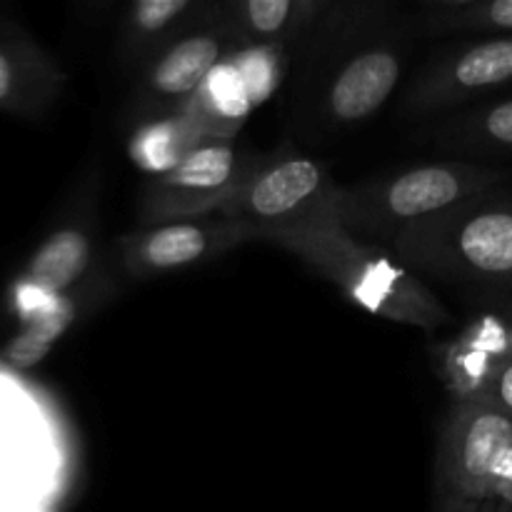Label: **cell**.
Masks as SVG:
<instances>
[{
  "instance_id": "1",
  "label": "cell",
  "mask_w": 512,
  "mask_h": 512,
  "mask_svg": "<svg viewBox=\"0 0 512 512\" xmlns=\"http://www.w3.org/2000/svg\"><path fill=\"white\" fill-rule=\"evenodd\" d=\"M268 243L293 253L378 318L428 333L450 323L448 308L415 270L400 263L388 248L345 228L338 213V193L308 220L270 235Z\"/></svg>"
},
{
  "instance_id": "2",
  "label": "cell",
  "mask_w": 512,
  "mask_h": 512,
  "mask_svg": "<svg viewBox=\"0 0 512 512\" xmlns=\"http://www.w3.org/2000/svg\"><path fill=\"white\" fill-rule=\"evenodd\" d=\"M385 248L415 273L450 283L512 285V200L485 193L400 230Z\"/></svg>"
},
{
  "instance_id": "3",
  "label": "cell",
  "mask_w": 512,
  "mask_h": 512,
  "mask_svg": "<svg viewBox=\"0 0 512 512\" xmlns=\"http://www.w3.org/2000/svg\"><path fill=\"white\" fill-rule=\"evenodd\" d=\"M500 183V170L465 160L415 165L360 185H340L338 213L355 235L388 245L408 225L493 193Z\"/></svg>"
},
{
  "instance_id": "4",
  "label": "cell",
  "mask_w": 512,
  "mask_h": 512,
  "mask_svg": "<svg viewBox=\"0 0 512 512\" xmlns=\"http://www.w3.org/2000/svg\"><path fill=\"white\" fill-rule=\"evenodd\" d=\"M512 448V415L488 395L453 398L440 430L433 473V508L485 512L490 488Z\"/></svg>"
},
{
  "instance_id": "5",
  "label": "cell",
  "mask_w": 512,
  "mask_h": 512,
  "mask_svg": "<svg viewBox=\"0 0 512 512\" xmlns=\"http://www.w3.org/2000/svg\"><path fill=\"white\" fill-rule=\"evenodd\" d=\"M243 40L228 5L205 0L198 15L143 65L135 118L145 120L180 108Z\"/></svg>"
},
{
  "instance_id": "6",
  "label": "cell",
  "mask_w": 512,
  "mask_h": 512,
  "mask_svg": "<svg viewBox=\"0 0 512 512\" xmlns=\"http://www.w3.org/2000/svg\"><path fill=\"white\" fill-rule=\"evenodd\" d=\"M335 193L338 183L320 160L283 148L278 153H263L220 208V215L245 220L255 228L258 240H268L278 230L318 213Z\"/></svg>"
},
{
  "instance_id": "7",
  "label": "cell",
  "mask_w": 512,
  "mask_h": 512,
  "mask_svg": "<svg viewBox=\"0 0 512 512\" xmlns=\"http://www.w3.org/2000/svg\"><path fill=\"white\" fill-rule=\"evenodd\" d=\"M260 158L263 153L240 148L235 138L195 145L175 168L148 178L138 203V223L153 225L220 213Z\"/></svg>"
},
{
  "instance_id": "8",
  "label": "cell",
  "mask_w": 512,
  "mask_h": 512,
  "mask_svg": "<svg viewBox=\"0 0 512 512\" xmlns=\"http://www.w3.org/2000/svg\"><path fill=\"white\" fill-rule=\"evenodd\" d=\"M285 73V40L278 43L235 45L185 100L188 110L208 140L235 138L255 108L278 90Z\"/></svg>"
},
{
  "instance_id": "9",
  "label": "cell",
  "mask_w": 512,
  "mask_h": 512,
  "mask_svg": "<svg viewBox=\"0 0 512 512\" xmlns=\"http://www.w3.org/2000/svg\"><path fill=\"white\" fill-rule=\"evenodd\" d=\"M250 240H258L253 225L215 213L205 218L140 225L138 230L120 235L118 253L125 273L145 280L185 273Z\"/></svg>"
},
{
  "instance_id": "10",
  "label": "cell",
  "mask_w": 512,
  "mask_h": 512,
  "mask_svg": "<svg viewBox=\"0 0 512 512\" xmlns=\"http://www.w3.org/2000/svg\"><path fill=\"white\" fill-rule=\"evenodd\" d=\"M512 83V33H490L430 65L408 88L403 110L440 113Z\"/></svg>"
},
{
  "instance_id": "11",
  "label": "cell",
  "mask_w": 512,
  "mask_h": 512,
  "mask_svg": "<svg viewBox=\"0 0 512 512\" xmlns=\"http://www.w3.org/2000/svg\"><path fill=\"white\" fill-rule=\"evenodd\" d=\"M403 50L378 40L343 60L325 90V115L330 123L360 125L383 110L403 78Z\"/></svg>"
},
{
  "instance_id": "12",
  "label": "cell",
  "mask_w": 512,
  "mask_h": 512,
  "mask_svg": "<svg viewBox=\"0 0 512 512\" xmlns=\"http://www.w3.org/2000/svg\"><path fill=\"white\" fill-rule=\"evenodd\" d=\"M510 333L503 320L485 315L445 350L440 375L453 398L488 393L498 370L510 360Z\"/></svg>"
},
{
  "instance_id": "13",
  "label": "cell",
  "mask_w": 512,
  "mask_h": 512,
  "mask_svg": "<svg viewBox=\"0 0 512 512\" xmlns=\"http://www.w3.org/2000/svg\"><path fill=\"white\" fill-rule=\"evenodd\" d=\"M205 0H130L120 35V60L145 65L198 15Z\"/></svg>"
},
{
  "instance_id": "14",
  "label": "cell",
  "mask_w": 512,
  "mask_h": 512,
  "mask_svg": "<svg viewBox=\"0 0 512 512\" xmlns=\"http://www.w3.org/2000/svg\"><path fill=\"white\" fill-rule=\"evenodd\" d=\"M203 130L198 128L188 110L175 108L170 113L138 120V128L130 133L128 155L135 168L148 178L175 168L195 145L205 143Z\"/></svg>"
},
{
  "instance_id": "15",
  "label": "cell",
  "mask_w": 512,
  "mask_h": 512,
  "mask_svg": "<svg viewBox=\"0 0 512 512\" xmlns=\"http://www.w3.org/2000/svg\"><path fill=\"white\" fill-rule=\"evenodd\" d=\"M93 258V240L85 228L70 225L50 235L28 268L33 288L45 295H60L78 283Z\"/></svg>"
},
{
  "instance_id": "16",
  "label": "cell",
  "mask_w": 512,
  "mask_h": 512,
  "mask_svg": "<svg viewBox=\"0 0 512 512\" xmlns=\"http://www.w3.org/2000/svg\"><path fill=\"white\" fill-rule=\"evenodd\" d=\"M438 140L443 148L460 153H512V98L450 120Z\"/></svg>"
},
{
  "instance_id": "17",
  "label": "cell",
  "mask_w": 512,
  "mask_h": 512,
  "mask_svg": "<svg viewBox=\"0 0 512 512\" xmlns=\"http://www.w3.org/2000/svg\"><path fill=\"white\" fill-rule=\"evenodd\" d=\"M225 5L250 43L293 38L295 0H225Z\"/></svg>"
},
{
  "instance_id": "18",
  "label": "cell",
  "mask_w": 512,
  "mask_h": 512,
  "mask_svg": "<svg viewBox=\"0 0 512 512\" xmlns=\"http://www.w3.org/2000/svg\"><path fill=\"white\" fill-rule=\"evenodd\" d=\"M430 33H512V0H475L458 8H428Z\"/></svg>"
},
{
  "instance_id": "19",
  "label": "cell",
  "mask_w": 512,
  "mask_h": 512,
  "mask_svg": "<svg viewBox=\"0 0 512 512\" xmlns=\"http://www.w3.org/2000/svg\"><path fill=\"white\" fill-rule=\"evenodd\" d=\"M53 343L55 340L48 333H43V330L30 323V328L8 345V358L18 368H33L50 353Z\"/></svg>"
},
{
  "instance_id": "20",
  "label": "cell",
  "mask_w": 512,
  "mask_h": 512,
  "mask_svg": "<svg viewBox=\"0 0 512 512\" xmlns=\"http://www.w3.org/2000/svg\"><path fill=\"white\" fill-rule=\"evenodd\" d=\"M488 510H512V448L505 453L498 473H495L493 488H490Z\"/></svg>"
},
{
  "instance_id": "21",
  "label": "cell",
  "mask_w": 512,
  "mask_h": 512,
  "mask_svg": "<svg viewBox=\"0 0 512 512\" xmlns=\"http://www.w3.org/2000/svg\"><path fill=\"white\" fill-rule=\"evenodd\" d=\"M485 395L512 415V358L498 370V375L493 378V383H490L488 393Z\"/></svg>"
},
{
  "instance_id": "22",
  "label": "cell",
  "mask_w": 512,
  "mask_h": 512,
  "mask_svg": "<svg viewBox=\"0 0 512 512\" xmlns=\"http://www.w3.org/2000/svg\"><path fill=\"white\" fill-rule=\"evenodd\" d=\"M330 0H295V28H293V38L295 35H303L310 25L315 23L320 13L325 10Z\"/></svg>"
},
{
  "instance_id": "23",
  "label": "cell",
  "mask_w": 512,
  "mask_h": 512,
  "mask_svg": "<svg viewBox=\"0 0 512 512\" xmlns=\"http://www.w3.org/2000/svg\"><path fill=\"white\" fill-rule=\"evenodd\" d=\"M15 90H18V68H15V60L0 50V103L13 98Z\"/></svg>"
},
{
  "instance_id": "24",
  "label": "cell",
  "mask_w": 512,
  "mask_h": 512,
  "mask_svg": "<svg viewBox=\"0 0 512 512\" xmlns=\"http://www.w3.org/2000/svg\"><path fill=\"white\" fill-rule=\"evenodd\" d=\"M428 8H458V5L475 3V0H423Z\"/></svg>"
},
{
  "instance_id": "25",
  "label": "cell",
  "mask_w": 512,
  "mask_h": 512,
  "mask_svg": "<svg viewBox=\"0 0 512 512\" xmlns=\"http://www.w3.org/2000/svg\"><path fill=\"white\" fill-rule=\"evenodd\" d=\"M90 5H93V8H98V10H103V8H108L110 3H113V0H88Z\"/></svg>"
},
{
  "instance_id": "26",
  "label": "cell",
  "mask_w": 512,
  "mask_h": 512,
  "mask_svg": "<svg viewBox=\"0 0 512 512\" xmlns=\"http://www.w3.org/2000/svg\"><path fill=\"white\" fill-rule=\"evenodd\" d=\"M510 358H512V333H510Z\"/></svg>"
}]
</instances>
